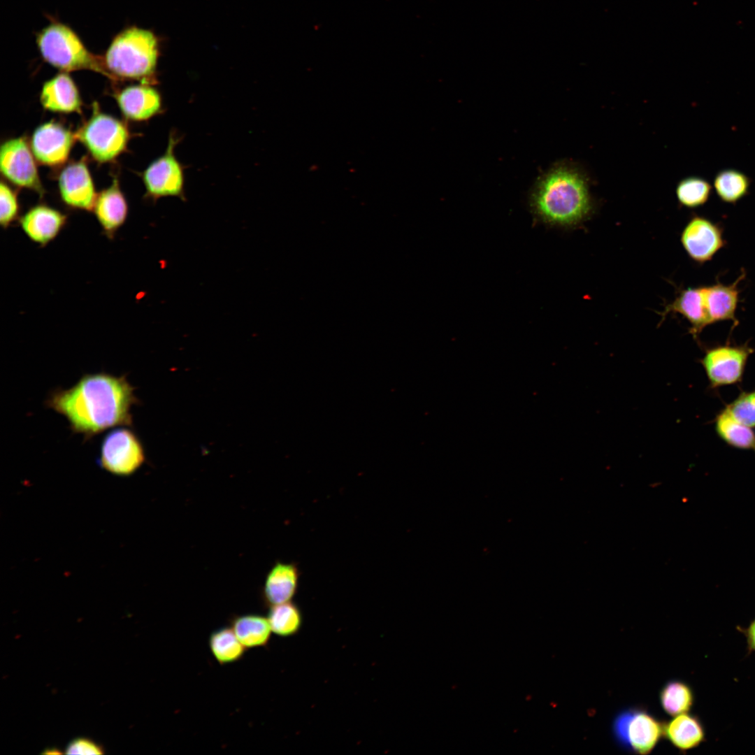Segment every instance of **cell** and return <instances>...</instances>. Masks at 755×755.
Returning <instances> with one entry per match:
<instances>
[{
  "instance_id": "1",
  "label": "cell",
  "mask_w": 755,
  "mask_h": 755,
  "mask_svg": "<svg viewBox=\"0 0 755 755\" xmlns=\"http://www.w3.org/2000/svg\"><path fill=\"white\" fill-rule=\"evenodd\" d=\"M137 401L126 375L98 373L53 391L46 405L63 415L73 432L89 438L110 428L130 426L131 408Z\"/></svg>"
},
{
  "instance_id": "2",
  "label": "cell",
  "mask_w": 755,
  "mask_h": 755,
  "mask_svg": "<svg viewBox=\"0 0 755 755\" xmlns=\"http://www.w3.org/2000/svg\"><path fill=\"white\" fill-rule=\"evenodd\" d=\"M532 205L545 223L564 226L580 223L593 209L586 173L570 163L554 166L540 180Z\"/></svg>"
},
{
  "instance_id": "3",
  "label": "cell",
  "mask_w": 755,
  "mask_h": 755,
  "mask_svg": "<svg viewBox=\"0 0 755 755\" xmlns=\"http://www.w3.org/2000/svg\"><path fill=\"white\" fill-rule=\"evenodd\" d=\"M157 56V42L154 34L134 27L116 36L103 60L113 78L145 80L154 73Z\"/></svg>"
},
{
  "instance_id": "4",
  "label": "cell",
  "mask_w": 755,
  "mask_h": 755,
  "mask_svg": "<svg viewBox=\"0 0 755 755\" xmlns=\"http://www.w3.org/2000/svg\"><path fill=\"white\" fill-rule=\"evenodd\" d=\"M36 42L45 61L63 71L88 69L109 78L103 59L90 53L77 34L69 27L54 22L37 36Z\"/></svg>"
},
{
  "instance_id": "5",
  "label": "cell",
  "mask_w": 755,
  "mask_h": 755,
  "mask_svg": "<svg viewBox=\"0 0 755 755\" xmlns=\"http://www.w3.org/2000/svg\"><path fill=\"white\" fill-rule=\"evenodd\" d=\"M612 731L621 747L636 754L646 755L663 737V723L647 710L630 707L615 716Z\"/></svg>"
},
{
  "instance_id": "6",
  "label": "cell",
  "mask_w": 755,
  "mask_h": 755,
  "mask_svg": "<svg viewBox=\"0 0 755 755\" xmlns=\"http://www.w3.org/2000/svg\"><path fill=\"white\" fill-rule=\"evenodd\" d=\"M75 136L83 143L95 159L106 162L123 152L127 146L129 134L120 121L94 110L90 119Z\"/></svg>"
},
{
  "instance_id": "7",
  "label": "cell",
  "mask_w": 755,
  "mask_h": 755,
  "mask_svg": "<svg viewBox=\"0 0 755 755\" xmlns=\"http://www.w3.org/2000/svg\"><path fill=\"white\" fill-rule=\"evenodd\" d=\"M144 461L143 445L135 433L128 428L115 429L103 438L99 463L108 472L120 476L130 475Z\"/></svg>"
},
{
  "instance_id": "8",
  "label": "cell",
  "mask_w": 755,
  "mask_h": 755,
  "mask_svg": "<svg viewBox=\"0 0 755 755\" xmlns=\"http://www.w3.org/2000/svg\"><path fill=\"white\" fill-rule=\"evenodd\" d=\"M178 140L171 135L166 152L150 164L143 173L146 196L153 201L166 196L184 199L183 171L174 155Z\"/></svg>"
},
{
  "instance_id": "9",
  "label": "cell",
  "mask_w": 755,
  "mask_h": 755,
  "mask_svg": "<svg viewBox=\"0 0 755 755\" xmlns=\"http://www.w3.org/2000/svg\"><path fill=\"white\" fill-rule=\"evenodd\" d=\"M753 350L747 345H721L708 350L700 360L712 387L741 381Z\"/></svg>"
},
{
  "instance_id": "10",
  "label": "cell",
  "mask_w": 755,
  "mask_h": 755,
  "mask_svg": "<svg viewBox=\"0 0 755 755\" xmlns=\"http://www.w3.org/2000/svg\"><path fill=\"white\" fill-rule=\"evenodd\" d=\"M0 167L2 174L13 184L43 194L33 156L24 138L10 139L1 145Z\"/></svg>"
},
{
  "instance_id": "11",
  "label": "cell",
  "mask_w": 755,
  "mask_h": 755,
  "mask_svg": "<svg viewBox=\"0 0 755 755\" xmlns=\"http://www.w3.org/2000/svg\"><path fill=\"white\" fill-rule=\"evenodd\" d=\"M681 242L689 257L700 264L711 260L725 244L721 227L700 216L689 221L682 231Z\"/></svg>"
},
{
  "instance_id": "12",
  "label": "cell",
  "mask_w": 755,
  "mask_h": 755,
  "mask_svg": "<svg viewBox=\"0 0 755 755\" xmlns=\"http://www.w3.org/2000/svg\"><path fill=\"white\" fill-rule=\"evenodd\" d=\"M59 189L62 200L67 206L86 211L93 210L97 194L83 161L71 163L62 171Z\"/></svg>"
},
{
  "instance_id": "13",
  "label": "cell",
  "mask_w": 755,
  "mask_h": 755,
  "mask_svg": "<svg viewBox=\"0 0 755 755\" xmlns=\"http://www.w3.org/2000/svg\"><path fill=\"white\" fill-rule=\"evenodd\" d=\"M73 142V136L68 129L58 123L48 122L34 131L31 148L41 163L55 166L67 159Z\"/></svg>"
},
{
  "instance_id": "14",
  "label": "cell",
  "mask_w": 755,
  "mask_h": 755,
  "mask_svg": "<svg viewBox=\"0 0 755 755\" xmlns=\"http://www.w3.org/2000/svg\"><path fill=\"white\" fill-rule=\"evenodd\" d=\"M67 219L62 212L45 204H38L29 208L20 218V224L31 241L45 247L61 233L66 225Z\"/></svg>"
},
{
  "instance_id": "15",
  "label": "cell",
  "mask_w": 755,
  "mask_h": 755,
  "mask_svg": "<svg viewBox=\"0 0 755 755\" xmlns=\"http://www.w3.org/2000/svg\"><path fill=\"white\" fill-rule=\"evenodd\" d=\"M92 210L103 233L113 240L128 216L127 201L116 179L97 194Z\"/></svg>"
},
{
  "instance_id": "16",
  "label": "cell",
  "mask_w": 755,
  "mask_h": 755,
  "mask_svg": "<svg viewBox=\"0 0 755 755\" xmlns=\"http://www.w3.org/2000/svg\"><path fill=\"white\" fill-rule=\"evenodd\" d=\"M300 573L292 563H276L266 575L262 589L264 605L270 607L291 601L296 594Z\"/></svg>"
},
{
  "instance_id": "17",
  "label": "cell",
  "mask_w": 755,
  "mask_h": 755,
  "mask_svg": "<svg viewBox=\"0 0 755 755\" xmlns=\"http://www.w3.org/2000/svg\"><path fill=\"white\" fill-rule=\"evenodd\" d=\"M670 312H677L685 317L691 325L690 333L696 337L710 324L705 304V287L682 290L675 300L665 307L661 315L666 316Z\"/></svg>"
},
{
  "instance_id": "18",
  "label": "cell",
  "mask_w": 755,
  "mask_h": 755,
  "mask_svg": "<svg viewBox=\"0 0 755 755\" xmlns=\"http://www.w3.org/2000/svg\"><path fill=\"white\" fill-rule=\"evenodd\" d=\"M117 101L123 114L133 120H148L161 108L159 94L145 85L124 88L118 94Z\"/></svg>"
},
{
  "instance_id": "19",
  "label": "cell",
  "mask_w": 755,
  "mask_h": 755,
  "mask_svg": "<svg viewBox=\"0 0 755 755\" xmlns=\"http://www.w3.org/2000/svg\"><path fill=\"white\" fill-rule=\"evenodd\" d=\"M41 102L49 110L73 113L80 110L81 101L78 89L71 77L59 73L46 82L42 88Z\"/></svg>"
},
{
  "instance_id": "20",
  "label": "cell",
  "mask_w": 755,
  "mask_h": 755,
  "mask_svg": "<svg viewBox=\"0 0 755 755\" xmlns=\"http://www.w3.org/2000/svg\"><path fill=\"white\" fill-rule=\"evenodd\" d=\"M745 273L733 284L726 285L717 283L705 287V297L710 324L719 321H736L735 312L739 301L738 285Z\"/></svg>"
},
{
  "instance_id": "21",
  "label": "cell",
  "mask_w": 755,
  "mask_h": 755,
  "mask_svg": "<svg viewBox=\"0 0 755 755\" xmlns=\"http://www.w3.org/2000/svg\"><path fill=\"white\" fill-rule=\"evenodd\" d=\"M229 624L247 649L268 645L272 631L267 617L257 614H234Z\"/></svg>"
},
{
  "instance_id": "22",
  "label": "cell",
  "mask_w": 755,
  "mask_h": 755,
  "mask_svg": "<svg viewBox=\"0 0 755 755\" xmlns=\"http://www.w3.org/2000/svg\"><path fill=\"white\" fill-rule=\"evenodd\" d=\"M663 736L678 749L688 750L700 743L704 733L695 717L683 713L663 723Z\"/></svg>"
},
{
  "instance_id": "23",
  "label": "cell",
  "mask_w": 755,
  "mask_h": 755,
  "mask_svg": "<svg viewBox=\"0 0 755 755\" xmlns=\"http://www.w3.org/2000/svg\"><path fill=\"white\" fill-rule=\"evenodd\" d=\"M714 427L717 436L727 445L755 453V432L738 421L726 408L717 415Z\"/></svg>"
},
{
  "instance_id": "24",
  "label": "cell",
  "mask_w": 755,
  "mask_h": 755,
  "mask_svg": "<svg viewBox=\"0 0 755 755\" xmlns=\"http://www.w3.org/2000/svg\"><path fill=\"white\" fill-rule=\"evenodd\" d=\"M208 642L213 656L221 666L240 661L247 649L230 626H222L212 631Z\"/></svg>"
},
{
  "instance_id": "25",
  "label": "cell",
  "mask_w": 755,
  "mask_h": 755,
  "mask_svg": "<svg viewBox=\"0 0 755 755\" xmlns=\"http://www.w3.org/2000/svg\"><path fill=\"white\" fill-rule=\"evenodd\" d=\"M269 608L267 618L273 633L280 637L288 638L300 631L303 624V614L296 603L291 601Z\"/></svg>"
},
{
  "instance_id": "26",
  "label": "cell",
  "mask_w": 755,
  "mask_h": 755,
  "mask_svg": "<svg viewBox=\"0 0 755 755\" xmlns=\"http://www.w3.org/2000/svg\"><path fill=\"white\" fill-rule=\"evenodd\" d=\"M713 184L717 196L722 201L735 203L748 194L750 180L738 170L724 169L717 173Z\"/></svg>"
},
{
  "instance_id": "27",
  "label": "cell",
  "mask_w": 755,
  "mask_h": 755,
  "mask_svg": "<svg viewBox=\"0 0 755 755\" xmlns=\"http://www.w3.org/2000/svg\"><path fill=\"white\" fill-rule=\"evenodd\" d=\"M663 710L671 716L686 713L693 704V693L684 683L671 680L666 683L659 693Z\"/></svg>"
},
{
  "instance_id": "28",
  "label": "cell",
  "mask_w": 755,
  "mask_h": 755,
  "mask_svg": "<svg viewBox=\"0 0 755 755\" xmlns=\"http://www.w3.org/2000/svg\"><path fill=\"white\" fill-rule=\"evenodd\" d=\"M711 190V185L706 180L691 176L684 178L677 184L676 195L682 206L693 208L707 201Z\"/></svg>"
},
{
  "instance_id": "29",
  "label": "cell",
  "mask_w": 755,
  "mask_h": 755,
  "mask_svg": "<svg viewBox=\"0 0 755 755\" xmlns=\"http://www.w3.org/2000/svg\"><path fill=\"white\" fill-rule=\"evenodd\" d=\"M726 408L738 421L755 428V390L742 392Z\"/></svg>"
},
{
  "instance_id": "30",
  "label": "cell",
  "mask_w": 755,
  "mask_h": 755,
  "mask_svg": "<svg viewBox=\"0 0 755 755\" xmlns=\"http://www.w3.org/2000/svg\"><path fill=\"white\" fill-rule=\"evenodd\" d=\"M20 206L16 193L6 184H0V224L7 229L19 218Z\"/></svg>"
},
{
  "instance_id": "31",
  "label": "cell",
  "mask_w": 755,
  "mask_h": 755,
  "mask_svg": "<svg viewBox=\"0 0 755 755\" xmlns=\"http://www.w3.org/2000/svg\"><path fill=\"white\" fill-rule=\"evenodd\" d=\"M67 754H101L102 749L92 740L79 738L72 740L66 749Z\"/></svg>"
},
{
  "instance_id": "32",
  "label": "cell",
  "mask_w": 755,
  "mask_h": 755,
  "mask_svg": "<svg viewBox=\"0 0 755 755\" xmlns=\"http://www.w3.org/2000/svg\"><path fill=\"white\" fill-rule=\"evenodd\" d=\"M747 638L751 648L755 649V620L752 623L747 631Z\"/></svg>"
}]
</instances>
